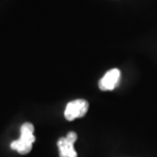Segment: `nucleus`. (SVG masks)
Instances as JSON below:
<instances>
[{
  "label": "nucleus",
  "mask_w": 157,
  "mask_h": 157,
  "mask_svg": "<svg viewBox=\"0 0 157 157\" xmlns=\"http://www.w3.org/2000/svg\"><path fill=\"white\" fill-rule=\"evenodd\" d=\"M78 139V135L75 132H70L67 137L60 138L57 141L59 157H78V153L74 148V144Z\"/></svg>",
  "instance_id": "3"
},
{
  "label": "nucleus",
  "mask_w": 157,
  "mask_h": 157,
  "mask_svg": "<svg viewBox=\"0 0 157 157\" xmlns=\"http://www.w3.org/2000/svg\"><path fill=\"white\" fill-rule=\"evenodd\" d=\"M34 125L31 122H25L21 128V137L10 144L11 149L23 155L30 153L36 140L34 136Z\"/></svg>",
  "instance_id": "1"
},
{
  "label": "nucleus",
  "mask_w": 157,
  "mask_h": 157,
  "mask_svg": "<svg viewBox=\"0 0 157 157\" xmlns=\"http://www.w3.org/2000/svg\"><path fill=\"white\" fill-rule=\"evenodd\" d=\"M121 78V71L118 68H112L108 71L101 80L99 81V88L102 91H111L118 85Z\"/></svg>",
  "instance_id": "4"
},
{
  "label": "nucleus",
  "mask_w": 157,
  "mask_h": 157,
  "mask_svg": "<svg viewBox=\"0 0 157 157\" xmlns=\"http://www.w3.org/2000/svg\"><path fill=\"white\" fill-rule=\"evenodd\" d=\"M89 109V103L84 99H77L68 102L64 110V117L68 121L83 117Z\"/></svg>",
  "instance_id": "2"
}]
</instances>
